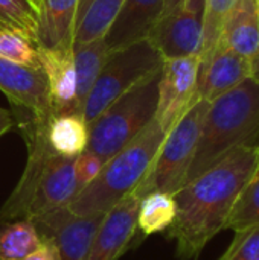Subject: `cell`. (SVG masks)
Instances as JSON below:
<instances>
[{
	"label": "cell",
	"instance_id": "obj_6",
	"mask_svg": "<svg viewBox=\"0 0 259 260\" xmlns=\"http://www.w3.org/2000/svg\"><path fill=\"white\" fill-rule=\"evenodd\" d=\"M208 107L209 102L198 99L166 133L150 174L137 187L143 197L150 192L174 195L185 186Z\"/></svg>",
	"mask_w": 259,
	"mask_h": 260
},
{
	"label": "cell",
	"instance_id": "obj_31",
	"mask_svg": "<svg viewBox=\"0 0 259 260\" xmlns=\"http://www.w3.org/2000/svg\"><path fill=\"white\" fill-rule=\"evenodd\" d=\"M92 2H93V0H81V2H79L78 12H76V26H78V24L81 23V20L84 18V15H85L89 6L92 5Z\"/></svg>",
	"mask_w": 259,
	"mask_h": 260
},
{
	"label": "cell",
	"instance_id": "obj_33",
	"mask_svg": "<svg viewBox=\"0 0 259 260\" xmlns=\"http://www.w3.org/2000/svg\"><path fill=\"white\" fill-rule=\"evenodd\" d=\"M258 9H259V0H258ZM253 76L259 79V53H258L256 61H255V64H253Z\"/></svg>",
	"mask_w": 259,
	"mask_h": 260
},
{
	"label": "cell",
	"instance_id": "obj_7",
	"mask_svg": "<svg viewBox=\"0 0 259 260\" xmlns=\"http://www.w3.org/2000/svg\"><path fill=\"white\" fill-rule=\"evenodd\" d=\"M162 64V56L148 38L110 52L82 110L87 125L95 122V119L124 93L157 73Z\"/></svg>",
	"mask_w": 259,
	"mask_h": 260
},
{
	"label": "cell",
	"instance_id": "obj_18",
	"mask_svg": "<svg viewBox=\"0 0 259 260\" xmlns=\"http://www.w3.org/2000/svg\"><path fill=\"white\" fill-rule=\"evenodd\" d=\"M49 149L64 158H76L89 145V125L82 114H53L46 126Z\"/></svg>",
	"mask_w": 259,
	"mask_h": 260
},
{
	"label": "cell",
	"instance_id": "obj_22",
	"mask_svg": "<svg viewBox=\"0 0 259 260\" xmlns=\"http://www.w3.org/2000/svg\"><path fill=\"white\" fill-rule=\"evenodd\" d=\"M252 227H259V166L238 193L226 222L234 232Z\"/></svg>",
	"mask_w": 259,
	"mask_h": 260
},
{
	"label": "cell",
	"instance_id": "obj_13",
	"mask_svg": "<svg viewBox=\"0 0 259 260\" xmlns=\"http://www.w3.org/2000/svg\"><path fill=\"white\" fill-rule=\"evenodd\" d=\"M252 76L253 62L249 58L227 47L217 46L198 66V98L212 102Z\"/></svg>",
	"mask_w": 259,
	"mask_h": 260
},
{
	"label": "cell",
	"instance_id": "obj_14",
	"mask_svg": "<svg viewBox=\"0 0 259 260\" xmlns=\"http://www.w3.org/2000/svg\"><path fill=\"white\" fill-rule=\"evenodd\" d=\"M41 70L46 75L53 114H82L78 105L73 49L37 46Z\"/></svg>",
	"mask_w": 259,
	"mask_h": 260
},
{
	"label": "cell",
	"instance_id": "obj_30",
	"mask_svg": "<svg viewBox=\"0 0 259 260\" xmlns=\"http://www.w3.org/2000/svg\"><path fill=\"white\" fill-rule=\"evenodd\" d=\"M12 128H15V119H14L12 113L6 108L0 107V137H3Z\"/></svg>",
	"mask_w": 259,
	"mask_h": 260
},
{
	"label": "cell",
	"instance_id": "obj_27",
	"mask_svg": "<svg viewBox=\"0 0 259 260\" xmlns=\"http://www.w3.org/2000/svg\"><path fill=\"white\" fill-rule=\"evenodd\" d=\"M220 260H259V227L235 232Z\"/></svg>",
	"mask_w": 259,
	"mask_h": 260
},
{
	"label": "cell",
	"instance_id": "obj_17",
	"mask_svg": "<svg viewBox=\"0 0 259 260\" xmlns=\"http://www.w3.org/2000/svg\"><path fill=\"white\" fill-rule=\"evenodd\" d=\"M79 2L81 0H40L37 46L50 49L73 47Z\"/></svg>",
	"mask_w": 259,
	"mask_h": 260
},
{
	"label": "cell",
	"instance_id": "obj_28",
	"mask_svg": "<svg viewBox=\"0 0 259 260\" xmlns=\"http://www.w3.org/2000/svg\"><path fill=\"white\" fill-rule=\"evenodd\" d=\"M104 165L105 161H102L99 157H96L95 154L89 151L78 155L75 158V174H76L79 187L84 189L85 186H89L99 175Z\"/></svg>",
	"mask_w": 259,
	"mask_h": 260
},
{
	"label": "cell",
	"instance_id": "obj_35",
	"mask_svg": "<svg viewBox=\"0 0 259 260\" xmlns=\"http://www.w3.org/2000/svg\"><path fill=\"white\" fill-rule=\"evenodd\" d=\"M258 154H259V145H258Z\"/></svg>",
	"mask_w": 259,
	"mask_h": 260
},
{
	"label": "cell",
	"instance_id": "obj_26",
	"mask_svg": "<svg viewBox=\"0 0 259 260\" xmlns=\"http://www.w3.org/2000/svg\"><path fill=\"white\" fill-rule=\"evenodd\" d=\"M235 0H205V20H203V43L200 58H206L215 49L224 20L234 6Z\"/></svg>",
	"mask_w": 259,
	"mask_h": 260
},
{
	"label": "cell",
	"instance_id": "obj_8",
	"mask_svg": "<svg viewBox=\"0 0 259 260\" xmlns=\"http://www.w3.org/2000/svg\"><path fill=\"white\" fill-rule=\"evenodd\" d=\"M203 20L205 0H186L162 15L148 40L163 61L200 56Z\"/></svg>",
	"mask_w": 259,
	"mask_h": 260
},
{
	"label": "cell",
	"instance_id": "obj_24",
	"mask_svg": "<svg viewBox=\"0 0 259 260\" xmlns=\"http://www.w3.org/2000/svg\"><path fill=\"white\" fill-rule=\"evenodd\" d=\"M0 27L21 32L37 44L38 6L32 0H0Z\"/></svg>",
	"mask_w": 259,
	"mask_h": 260
},
{
	"label": "cell",
	"instance_id": "obj_11",
	"mask_svg": "<svg viewBox=\"0 0 259 260\" xmlns=\"http://www.w3.org/2000/svg\"><path fill=\"white\" fill-rule=\"evenodd\" d=\"M142 198L143 195L136 189L105 213L92 239L87 260H118L128 250L136 236Z\"/></svg>",
	"mask_w": 259,
	"mask_h": 260
},
{
	"label": "cell",
	"instance_id": "obj_34",
	"mask_svg": "<svg viewBox=\"0 0 259 260\" xmlns=\"http://www.w3.org/2000/svg\"><path fill=\"white\" fill-rule=\"evenodd\" d=\"M32 2H34V3H35L37 6H40V0H32Z\"/></svg>",
	"mask_w": 259,
	"mask_h": 260
},
{
	"label": "cell",
	"instance_id": "obj_10",
	"mask_svg": "<svg viewBox=\"0 0 259 260\" xmlns=\"http://www.w3.org/2000/svg\"><path fill=\"white\" fill-rule=\"evenodd\" d=\"M0 91L8 98L14 113H26L37 119L53 116L47 79L41 69L0 58Z\"/></svg>",
	"mask_w": 259,
	"mask_h": 260
},
{
	"label": "cell",
	"instance_id": "obj_12",
	"mask_svg": "<svg viewBox=\"0 0 259 260\" xmlns=\"http://www.w3.org/2000/svg\"><path fill=\"white\" fill-rule=\"evenodd\" d=\"M104 216H79L63 209L35 221V225L41 236L56 244L60 260H87L92 239Z\"/></svg>",
	"mask_w": 259,
	"mask_h": 260
},
{
	"label": "cell",
	"instance_id": "obj_4",
	"mask_svg": "<svg viewBox=\"0 0 259 260\" xmlns=\"http://www.w3.org/2000/svg\"><path fill=\"white\" fill-rule=\"evenodd\" d=\"M165 136L166 131L154 117L137 137L104 165L99 175L81 189L66 209L79 216L108 213L143 183L154 165Z\"/></svg>",
	"mask_w": 259,
	"mask_h": 260
},
{
	"label": "cell",
	"instance_id": "obj_16",
	"mask_svg": "<svg viewBox=\"0 0 259 260\" xmlns=\"http://www.w3.org/2000/svg\"><path fill=\"white\" fill-rule=\"evenodd\" d=\"M217 46L227 47L255 64L259 53L258 0H235L224 20Z\"/></svg>",
	"mask_w": 259,
	"mask_h": 260
},
{
	"label": "cell",
	"instance_id": "obj_21",
	"mask_svg": "<svg viewBox=\"0 0 259 260\" xmlns=\"http://www.w3.org/2000/svg\"><path fill=\"white\" fill-rule=\"evenodd\" d=\"M177 215L176 197L166 192H150L139 204L137 210V230L143 236L166 232Z\"/></svg>",
	"mask_w": 259,
	"mask_h": 260
},
{
	"label": "cell",
	"instance_id": "obj_9",
	"mask_svg": "<svg viewBox=\"0 0 259 260\" xmlns=\"http://www.w3.org/2000/svg\"><path fill=\"white\" fill-rule=\"evenodd\" d=\"M198 66V56L165 59L162 64L154 117L166 133L200 99L197 91Z\"/></svg>",
	"mask_w": 259,
	"mask_h": 260
},
{
	"label": "cell",
	"instance_id": "obj_23",
	"mask_svg": "<svg viewBox=\"0 0 259 260\" xmlns=\"http://www.w3.org/2000/svg\"><path fill=\"white\" fill-rule=\"evenodd\" d=\"M124 0H93L84 18L76 26L75 43H87L104 37L108 26L118 15Z\"/></svg>",
	"mask_w": 259,
	"mask_h": 260
},
{
	"label": "cell",
	"instance_id": "obj_29",
	"mask_svg": "<svg viewBox=\"0 0 259 260\" xmlns=\"http://www.w3.org/2000/svg\"><path fill=\"white\" fill-rule=\"evenodd\" d=\"M23 260H60L56 244L50 238L43 236L41 245L34 253H31L26 259Z\"/></svg>",
	"mask_w": 259,
	"mask_h": 260
},
{
	"label": "cell",
	"instance_id": "obj_3",
	"mask_svg": "<svg viewBox=\"0 0 259 260\" xmlns=\"http://www.w3.org/2000/svg\"><path fill=\"white\" fill-rule=\"evenodd\" d=\"M247 145H259V79L255 76L209 102L186 183Z\"/></svg>",
	"mask_w": 259,
	"mask_h": 260
},
{
	"label": "cell",
	"instance_id": "obj_1",
	"mask_svg": "<svg viewBox=\"0 0 259 260\" xmlns=\"http://www.w3.org/2000/svg\"><path fill=\"white\" fill-rule=\"evenodd\" d=\"M258 166V145L241 146L174 193L177 215L166 235L179 259L197 257L226 230L232 206Z\"/></svg>",
	"mask_w": 259,
	"mask_h": 260
},
{
	"label": "cell",
	"instance_id": "obj_2",
	"mask_svg": "<svg viewBox=\"0 0 259 260\" xmlns=\"http://www.w3.org/2000/svg\"><path fill=\"white\" fill-rule=\"evenodd\" d=\"M15 128L23 136L27 157L23 174L0 209V219L38 221L66 209L79 193L75 158L55 155L46 140L49 119L29 114L15 116Z\"/></svg>",
	"mask_w": 259,
	"mask_h": 260
},
{
	"label": "cell",
	"instance_id": "obj_19",
	"mask_svg": "<svg viewBox=\"0 0 259 260\" xmlns=\"http://www.w3.org/2000/svg\"><path fill=\"white\" fill-rule=\"evenodd\" d=\"M73 59L76 69V84H78V105L82 113L85 101L107 61L110 53L104 37L73 44Z\"/></svg>",
	"mask_w": 259,
	"mask_h": 260
},
{
	"label": "cell",
	"instance_id": "obj_20",
	"mask_svg": "<svg viewBox=\"0 0 259 260\" xmlns=\"http://www.w3.org/2000/svg\"><path fill=\"white\" fill-rule=\"evenodd\" d=\"M43 242L31 219H0V260H23Z\"/></svg>",
	"mask_w": 259,
	"mask_h": 260
},
{
	"label": "cell",
	"instance_id": "obj_5",
	"mask_svg": "<svg viewBox=\"0 0 259 260\" xmlns=\"http://www.w3.org/2000/svg\"><path fill=\"white\" fill-rule=\"evenodd\" d=\"M160 70L116 99L89 125V152L108 161L154 119Z\"/></svg>",
	"mask_w": 259,
	"mask_h": 260
},
{
	"label": "cell",
	"instance_id": "obj_25",
	"mask_svg": "<svg viewBox=\"0 0 259 260\" xmlns=\"http://www.w3.org/2000/svg\"><path fill=\"white\" fill-rule=\"evenodd\" d=\"M0 58L32 69H41L37 44L21 32L12 29L0 27Z\"/></svg>",
	"mask_w": 259,
	"mask_h": 260
},
{
	"label": "cell",
	"instance_id": "obj_32",
	"mask_svg": "<svg viewBox=\"0 0 259 260\" xmlns=\"http://www.w3.org/2000/svg\"><path fill=\"white\" fill-rule=\"evenodd\" d=\"M183 2H186V0H166V9H165V12H166V11H169V9H172L174 6H177V5L183 3Z\"/></svg>",
	"mask_w": 259,
	"mask_h": 260
},
{
	"label": "cell",
	"instance_id": "obj_15",
	"mask_svg": "<svg viewBox=\"0 0 259 260\" xmlns=\"http://www.w3.org/2000/svg\"><path fill=\"white\" fill-rule=\"evenodd\" d=\"M166 9V0H124L104 34L110 52L147 40Z\"/></svg>",
	"mask_w": 259,
	"mask_h": 260
}]
</instances>
